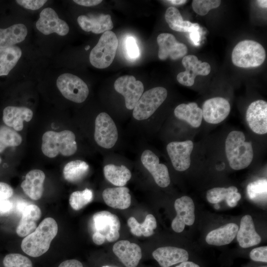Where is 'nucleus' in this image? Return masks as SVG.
<instances>
[{"instance_id": "obj_42", "label": "nucleus", "mask_w": 267, "mask_h": 267, "mask_svg": "<svg viewBox=\"0 0 267 267\" xmlns=\"http://www.w3.org/2000/svg\"><path fill=\"white\" fill-rule=\"evenodd\" d=\"M250 258L257 262H267V247L262 246L253 249L250 253Z\"/></svg>"}, {"instance_id": "obj_43", "label": "nucleus", "mask_w": 267, "mask_h": 267, "mask_svg": "<svg viewBox=\"0 0 267 267\" xmlns=\"http://www.w3.org/2000/svg\"><path fill=\"white\" fill-rule=\"evenodd\" d=\"M16 2L25 8L37 10L42 7L47 1L45 0H17Z\"/></svg>"}, {"instance_id": "obj_55", "label": "nucleus", "mask_w": 267, "mask_h": 267, "mask_svg": "<svg viewBox=\"0 0 267 267\" xmlns=\"http://www.w3.org/2000/svg\"><path fill=\"white\" fill-rule=\"evenodd\" d=\"M102 267H110V266H103Z\"/></svg>"}, {"instance_id": "obj_18", "label": "nucleus", "mask_w": 267, "mask_h": 267, "mask_svg": "<svg viewBox=\"0 0 267 267\" xmlns=\"http://www.w3.org/2000/svg\"><path fill=\"white\" fill-rule=\"evenodd\" d=\"M202 110L203 118L206 122L217 124L227 117L230 111V106L225 98L216 97L206 100Z\"/></svg>"}, {"instance_id": "obj_22", "label": "nucleus", "mask_w": 267, "mask_h": 267, "mask_svg": "<svg viewBox=\"0 0 267 267\" xmlns=\"http://www.w3.org/2000/svg\"><path fill=\"white\" fill-rule=\"evenodd\" d=\"M77 21L82 30L94 34L104 33L113 28L111 16L109 14L81 15L78 17Z\"/></svg>"}, {"instance_id": "obj_3", "label": "nucleus", "mask_w": 267, "mask_h": 267, "mask_svg": "<svg viewBox=\"0 0 267 267\" xmlns=\"http://www.w3.org/2000/svg\"><path fill=\"white\" fill-rule=\"evenodd\" d=\"M75 138L74 133L69 130L46 132L42 137V152L49 158L55 157L59 154L71 156L77 150Z\"/></svg>"}, {"instance_id": "obj_23", "label": "nucleus", "mask_w": 267, "mask_h": 267, "mask_svg": "<svg viewBox=\"0 0 267 267\" xmlns=\"http://www.w3.org/2000/svg\"><path fill=\"white\" fill-rule=\"evenodd\" d=\"M33 116V111L27 107L9 106L4 109L2 120L7 126L20 131L23 128V121L29 122Z\"/></svg>"}, {"instance_id": "obj_45", "label": "nucleus", "mask_w": 267, "mask_h": 267, "mask_svg": "<svg viewBox=\"0 0 267 267\" xmlns=\"http://www.w3.org/2000/svg\"><path fill=\"white\" fill-rule=\"evenodd\" d=\"M13 209L12 203L8 199L0 202V214L5 215L11 212Z\"/></svg>"}, {"instance_id": "obj_14", "label": "nucleus", "mask_w": 267, "mask_h": 267, "mask_svg": "<svg viewBox=\"0 0 267 267\" xmlns=\"http://www.w3.org/2000/svg\"><path fill=\"white\" fill-rule=\"evenodd\" d=\"M174 207L177 216L172 222V228L179 233L184 229L185 225H192L195 221L194 204L192 199L183 196L176 199Z\"/></svg>"}, {"instance_id": "obj_15", "label": "nucleus", "mask_w": 267, "mask_h": 267, "mask_svg": "<svg viewBox=\"0 0 267 267\" xmlns=\"http://www.w3.org/2000/svg\"><path fill=\"white\" fill-rule=\"evenodd\" d=\"M144 167L152 176L156 184L161 187H166L170 183V178L167 166L159 163V159L153 152L144 150L141 156Z\"/></svg>"}, {"instance_id": "obj_56", "label": "nucleus", "mask_w": 267, "mask_h": 267, "mask_svg": "<svg viewBox=\"0 0 267 267\" xmlns=\"http://www.w3.org/2000/svg\"><path fill=\"white\" fill-rule=\"evenodd\" d=\"M1 158H0V163H1Z\"/></svg>"}, {"instance_id": "obj_31", "label": "nucleus", "mask_w": 267, "mask_h": 267, "mask_svg": "<svg viewBox=\"0 0 267 267\" xmlns=\"http://www.w3.org/2000/svg\"><path fill=\"white\" fill-rule=\"evenodd\" d=\"M22 55L21 49L12 45L0 48V76L7 75Z\"/></svg>"}, {"instance_id": "obj_51", "label": "nucleus", "mask_w": 267, "mask_h": 267, "mask_svg": "<svg viewBox=\"0 0 267 267\" xmlns=\"http://www.w3.org/2000/svg\"><path fill=\"white\" fill-rule=\"evenodd\" d=\"M166 1H168L173 4L175 5H181L184 3H185L187 0H166Z\"/></svg>"}, {"instance_id": "obj_38", "label": "nucleus", "mask_w": 267, "mask_h": 267, "mask_svg": "<svg viewBox=\"0 0 267 267\" xmlns=\"http://www.w3.org/2000/svg\"><path fill=\"white\" fill-rule=\"evenodd\" d=\"M234 192H238L237 187L234 186H231L228 188L215 187L207 191L206 198L209 202L217 204L222 200H226Z\"/></svg>"}, {"instance_id": "obj_49", "label": "nucleus", "mask_w": 267, "mask_h": 267, "mask_svg": "<svg viewBox=\"0 0 267 267\" xmlns=\"http://www.w3.org/2000/svg\"><path fill=\"white\" fill-rule=\"evenodd\" d=\"M75 3L85 6H92L100 3L101 0H74Z\"/></svg>"}, {"instance_id": "obj_11", "label": "nucleus", "mask_w": 267, "mask_h": 267, "mask_svg": "<svg viewBox=\"0 0 267 267\" xmlns=\"http://www.w3.org/2000/svg\"><path fill=\"white\" fill-rule=\"evenodd\" d=\"M182 64L185 71L178 73L177 79L178 81L183 86H192L194 83L196 76H207L211 71V66L208 63L199 60L194 55L184 56Z\"/></svg>"}, {"instance_id": "obj_13", "label": "nucleus", "mask_w": 267, "mask_h": 267, "mask_svg": "<svg viewBox=\"0 0 267 267\" xmlns=\"http://www.w3.org/2000/svg\"><path fill=\"white\" fill-rule=\"evenodd\" d=\"M36 28L45 35L56 33L60 36H65L69 31L66 22L60 19L55 11L50 7L45 8L41 12Z\"/></svg>"}, {"instance_id": "obj_34", "label": "nucleus", "mask_w": 267, "mask_h": 267, "mask_svg": "<svg viewBox=\"0 0 267 267\" xmlns=\"http://www.w3.org/2000/svg\"><path fill=\"white\" fill-rule=\"evenodd\" d=\"M89 170V166L86 162L80 160L72 161L64 166L63 177L70 182H78L85 177Z\"/></svg>"}, {"instance_id": "obj_46", "label": "nucleus", "mask_w": 267, "mask_h": 267, "mask_svg": "<svg viewBox=\"0 0 267 267\" xmlns=\"http://www.w3.org/2000/svg\"><path fill=\"white\" fill-rule=\"evenodd\" d=\"M241 198V195L239 193L234 192L229 195L225 201L228 206L230 207H234L237 205L238 201Z\"/></svg>"}, {"instance_id": "obj_10", "label": "nucleus", "mask_w": 267, "mask_h": 267, "mask_svg": "<svg viewBox=\"0 0 267 267\" xmlns=\"http://www.w3.org/2000/svg\"><path fill=\"white\" fill-rule=\"evenodd\" d=\"M114 86L115 90L124 96L126 107L130 110L134 108L144 90L142 83L130 75L118 78Z\"/></svg>"}, {"instance_id": "obj_35", "label": "nucleus", "mask_w": 267, "mask_h": 267, "mask_svg": "<svg viewBox=\"0 0 267 267\" xmlns=\"http://www.w3.org/2000/svg\"><path fill=\"white\" fill-rule=\"evenodd\" d=\"M267 180L261 179L250 183L247 187L249 198L254 201L267 199Z\"/></svg>"}, {"instance_id": "obj_1", "label": "nucleus", "mask_w": 267, "mask_h": 267, "mask_svg": "<svg viewBox=\"0 0 267 267\" xmlns=\"http://www.w3.org/2000/svg\"><path fill=\"white\" fill-rule=\"evenodd\" d=\"M58 225L54 219H44L36 229L23 239L22 250L28 256L39 257L48 250L50 243L57 234Z\"/></svg>"}, {"instance_id": "obj_32", "label": "nucleus", "mask_w": 267, "mask_h": 267, "mask_svg": "<svg viewBox=\"0 0 267 267\" xmlns=\"http://www.w3.org/2000/svg\"><path fill=\"white\" fill-rule=\"evenodd\" d=\"M103 172L107 180L119 187L126 185L132 177L130 171L124 165L108 164L104 166Z\"/></svg>"}, {"instance_id": "obj_53", "label": "nucleus", "mask_w": 267, "mask_h": 267, "mask_svg": "<svg viewBox=\"0 0 267 267\" xmlns=\"http://www.w3.org/2000/svg\"><path fill=\"white\" fill-rule=\"evenodd\" d=\"M6 147L0 142V153L2 152Z\"/></svg>"}, {"instance_id": "obj_36", "label": "nucleus", "mask_w": 267, "mask_h": 267, "mask_svg": "<svg viewBox=\"0 0 267 267\" xmlns=\"http://www.w3.org/2000/svg\"><path fill=\"white\" fill-rule=\"evenodd\" d=\"M93 196L92 191L88 188L74 191L70 195L69 203L74 210H80L92 200Z\"/></svg>"}, {"instance_id": "obj_16", "label": "nucleus", "mask_w": 267, "mask_h": 267, "mask_svg": "<svg viewBox=\"0 0 267 267\" xmlns=\"http://www.w3.org/2000/svg\"><path fill=\"white\" fill-rule=\"evenodd\" d=\"M157 42L159 45L158 55L161 60H165L169 57L177 60L184 57L187 52L186 45L179 43L171 34H160L157 38Z\"/></svg>"}, {"instance_id": "obj_8", "label": "nucleus", "mask_w": 267, "mask_h": 267, "mask_svg": "<svg viewBox=\"0 0 267 267\" xmlns=\"http://www.w3.org/2000/svg\"><path fill=\"white\" fill-rule=\"evenodd\" d=\"M56 85L64 97L76 103L83 102L89 93L87 84L81 78L70 73L60 75Z\"/></svg>"}, {"instance_id": "obj_26", "label": "nucleus", "mask_w": 267, "mask_h": 267, "mask_svg": "<svg viewBox=\"0 0 267 267\" xmlns=\"http://www.w3.org/2000/svg\"><path fill=\"white\" fill-rule=\"evenodd\" d=\"M102 195L105 203L115 209H126L131 203L129 189L126 187L107 188L103 190Z\"/></svg>"}, {"instance_id": "obj_27", "label": "nucleus", "mask_w": 267, "mask_h": 267, "mask_svg": "<svg viewBox=\"0 0 267 267\" xmlns=\"http://www.w3.org/2000/svg\"><path fill=\"white\" fill-rule=\"evenodd\" d=\"M238 228L235 223H227L208 233L206 241L209 244L216 246L229 244L236 237Z\"/></svg>"}, {"instance_id": "obj_21", "label": "nucleus", "mask_w": 267, "mask_h": 267, "mask_svg": "<svg viewBox=\"0 0 267 267\" xmlns=\"http://www.w3.org/2000/svg\"><path fill=\"white\" fill-rule=\"evenodd\" d=\"M22 216L16 229L20 237H26L37 227V222L41 217L40 208L35 204H28L21 212Z\"/></svg>"}, {"instance_id": "obj_7", "label": "nucleus", "mask_w": 267, "mask_h": 267, "mask_svg": "<svg viewBox=\"0 0 267 267\" xmlns=\"http://www.w3.org/2000/svg\"><path fill=\"white\" fill-rule=\"evenodd\" d=\"M167 96V89L161 87L151 89L143 93L133 109V116L137 120L149 118Z\"/></svg>"}, {"instance_id": "obj_28", "label": "nucleus", "mask_w": 267, "mask_h": 267, "mask_svg": "<svg viewBox=\"0 0 267 267\" xmlns=\"http://www.w3.org/2000/svg\"><path fill=\"white\" fill-rule=\"evenodd\" d=\"M174 114L177 118L187 122L194 128L201 125L203 118L202 110L195 102L178 105L174 110Z\"/></svg>"}, {"instance_id": "obj_9", "label": "nucleus", "mask_w": 267, "mask_h": 267, "mask_svg": "<svg viewBox=\"0 0 267 267\" xmlns=\"http://www.w3.org/2000/svg\"><path fill=\"white\" fill-rule=\"evenodd\" d=\"M118 137L117 129L111 117L105 112L99 113L95 121L94 138L97 144L109 149L114 146Z\"/></svg>"}, {"instance_id": "obj_39", "label": "nucleus", "mask_w": 267, "mask_h": 267, "mask_svg": "<svg viewBox=\"0 0 267 267\" xmlns=\"http://www.w3.org/2000/svg\"><path fill=\"white\" fill-rule=\"evenodd\" d=\"M4 267H33L31 260L26 256L19 253H10L3 258Z\"/></svg>"}, {"instance_id": "obj_17", "label": "nucleus", "mask_w": 267, "mask_h": 267, "mask_svg": "<svg viewBox=\"0 0 267 267\" xmlns=\"http://www.w3.org/2000/svg\"><path fill=\"white\" fill-rule=\"evenodd\" d=\"M247 123L256 134H263L267 133V102L258 100L249 106L246 115Z\"/></svg>"}, {"instance_id": "obj_33", "label": "nucleus", "mask_w": 267, "mask_h": 267, "mask_svg": "<svg viewBox=\"0 0 267 267\" xmlns=\"http://www.w3.org/2000/svg\"><path fill=\"white\" fill-rule=\"evenodd\" d=\"M127 223L131 233L136 236H150L154 234V230L157 227L156 219L152 214H148L141 223L133 217L129 218Z\"/></svg>"}, {"instance_id": "obj_50", "label": "nucleus", "mask_w": 267, "mask_h": 267, "mask_svg": "<svg viewBox=\"0 0 267 267\" xmlns=\"http://www.w3.org/2000/svg\"><path fill=\"white\" fill-rule=\"evenodd\" d=\"M176 267H200L198 265L192 262L185 261L180 263L179 265Z\"/></svg>"}, {"instance_id": "obj_41", "label": "nucleus", "mask_w": 267, "mask_h": 267, "mask_svg": "<svg viewBox=\"0 0 267 267\" xmlns=\"http://www.w3.org/2000/svg\"><path fill=\"white\" fill-rule=\"evenodd\" d=\"M126 51L128 56L132 59L137 58L139 54L138 47L136 41L132 37H128L125 41Z\"/></svg>"}, {"instance_id": "obj_29", "label": "nucleus", "mask_w": 267, "mask_h": 267, "mask_svg": "<svg viewBox=\"0 0 267 267\" xmlns=\"http://www.w3.org/2000/svg\"><path fill=\"white\" fill-rule=\"evenodd\" d=\"M28 30L23 24H16L6 29H0V48L12 46L23 41Z\"/></svg>"}, {"instance_id": "obj_19", "label": "nucleus", "mask_w": 267, "mask_h": 267, "mask_svg": "<svg viewBox=\"0 0 267 267\" xmlns=\"http://www.w3.org/2000/svg\"><path fill=\"white\" fill-rule=\"evenodd\" d=\"M113 251L126 267H136L142 257L140 247L128 240H120L115 243Z\"/></svg>"}, {"instance_id": "obj_25", "label": "nucleus", "mask_w": 267, "mask_h": 267, "mask_svg": "<svg viewBox=\"0 0 267 267\" xmlns=\"http://www.w3.org/2000/svg\"><path fill=\"white\" fill-rule=\"evenodd\" d=\"M236 236L239 245L244 248L256 245L261 241V236L255 230L253 219L248 215L241 218Z\"/></svg>"}, {"instance_id": "obj_24", "label": "nucleus", "mask_w": 267, "mask_h": 267, "mask_svg": "<svg viewBox=\"0 0 267 267\" xmlns=\"http://www.w3.org/2000/svg\"><path fill=\"white\" fill-rule=\"evenodd\" d=\"M45 176L41 170L35 169L29 172L21 184L24 193L34 200L40 199L44 192Z\"/></svg>"}, {"instance_id": "obj_48", "label": "nucleus", "mask_w": 267, "mask_h": 267, "mask_svg": "<svg viewBox=\"0 0 267 267\" xmlns=\"http://www.w3.org/2000/svg\"><path fill=\"white\" fill-rule=\"evenodd\" d=\"M200 29H196L189 33V39L195 46L199 45L201 39Z\"/></svg>"}, {"instance_id": "obj_12", "label": "nucleus", "mask_w": 267, "mask_h": 267, "mask_svg": "<svg viewBox=\"0 0 267 267\" xmlns=\"http://www.w3.org/2000/svg\"><path fill=\"white\" fill-rule=\"evenodd\" d=\"M193 147L191 140L173 141L167 145V151L175 170L182 172L189 168Z\"/></svg>"}, {"instance_id": "obj_30", "label": "nucleus", "mask_w": 267, "mask_h": 267, "mask_svg": "<svg viewBox=\"0 0 267 267\" xmlns=\"http://www.w3.org/2000/svg\"><path fill=\"white\" fill-rule=\"evenodd\" d=\"M165 18L170 28L176 31L190 33L200 28L198 23L184 21L179 10L175 7L171 6L167 8Z\"/></svg>"}, {"instance_id": "obj_37", "label": "nucleus", "mask_w": 267, "mask_h": 267, "mask_svg": "<svg viewBox=\"0 0 267 267\" xmlns=\"http://www.w3.org/2000/svg\"><path fill=\"white\" fill-rule=\"evenodd\" d=\"M21 135L14 130L8 127H0V142L7 147L19 145L22 142Z\"/></svg>"}, {"instance_id": "obj_54", "label": "nucleus", "mask_w": 267, "mask_h": 267, "mask_svg": "<svg viewBox=\"0 0 267 267\" xmlns=\"http://www.w3.org/2000/svg\"><path fill=\"white\" fill-rule=\"evenodd\" d=\"M90 46L89 45L85 47V49L88 50Z\"/></svg>"}, {"instance_id": "obj_52", "label": "nucleus", "mask_w": 267, "mask_h": 267, "mask_svg": "<svg viewBox=\"0 0 267 267\" xmlns=\"http://www.w3.org/2000/svg\"><path fill=\"white\" fill-rule=\"evenodd\" d=\"M257 2L262 8H265L267 7V1L266 0H258Z\"/></svg>"}, {"instance_id": "obj_44", "label": "nucleus", "mask_w": 267, "mask_h": 267, "mask_svg": "<svg viewBox=\"0 0 267 267\" xmlns=\"http://www.w3.org/2000/svg\"><path fill=\"white\" fill-rule=\"evenodd\" d=\"M13 193V189L9 184L0 182V202L4 200L8 199L12 196Z\"/></svg>"}, {"instance_id": "obj_40", "label": "nucleus", "mask_w": 267, "mask_h": 267, "mask_svg": "<svg viewBox=\"0 0 267 267\" xmlns=\"http://www.w3.org/2000/svg\"><path fill=\"white\" fill-rule=\"evenodd\" d=\"M221 3L220 0H194L192 6L197 14L203 16L207 14L211 9L219 7Z\"/></svg>"}, {"instance_id": "obj_47", "label": "nucleus", "mask_w": 267, "mask_h": 267, "mask_svg": "<svg viewBox=\"0 0 267 267\" xmlns=\"http://www.w3.org/2000/svg\"><path fill=\"white\" fill-rule=\"evenodd\" d=\"M58 267H83L82 263L75 259L67 260L61 262Z\"/></svg>"}, {"instance_id": "obj_4", "label": "nucleus", "mask_w": 267, "mask_h": 267, "mask_svg": "<svg viewBox=\"0 0 267 267\" xmlns=\"http://www.w3.org/2000/svg\"><path fill=\"white\" fill-rule=\"evenodd\" d=\"M93 233L92 238L96 245H101L106 240L112 242L120 236L121 223L116 215L107 211L96 213L92 217Z\"/></svg>"}, {"instance_id": "obj_20", "label": "nucleus", "mask_w": 267, "mask_h": 267, "mask_svg": "<svg viewBox=\"0 0 267 267\" xmlns=\"http://www.w3.org/2000/svg\"><path fill=\"white\" fill-rule=\"evenodd\" d=\"M152 256L162 267H169L187 261L189 258L185 250L172 246L158 248L153 252Z\"/></svg>"}, {"instance_id": "obj_5", "label": "nucleus", "mask_w": 267, "mask_h": 267, "mask_svg": "<svg viewBox=\"0 0 267 267\" xmlns=\"http://www.w3.org/2000/svg\"><path fill=\"white\" fill-rule=\"evenodd\" d=\"M231 58L233 63L237 67H256L264 62L266 51L259 43L251 40H244L240 42L234 47Z\"/></svg>"}, {"instance_id": "obj_6", "label": "nucleus", "mask_w": 267, "mask_h": 267, "mask_svg": "<svg viewBox=\"0 0 267 267\" xmlns=\"http://www.w3.org/2000/svg\"><path fill=\"white\" fill-rule=\"evenodd\" d=\"M118 45L115 34L111 31L105 32L90 51L89 61L91 65L99 69L110 65L115 56Z\"/></svg>"}, {"instance_id": "obj_2", "label": "nucleus", "mask_w": 267, "mask_h": 267, "mask_svg": "<svg viewBox=\"0 0 267 267\" xmlns=\"http://www.w3.org/2000/svg\"><path fill=\"white\" fill-rule=\"evenodd\" d=\"M225 151L230 167L235 170L247 168L253 159L252 145L246 141L244 133L240 131H232L228 134Z\"/></svg>"}]
</instances>
